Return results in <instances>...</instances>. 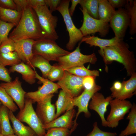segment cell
Returning a JSON list of instances; mask_svg holds the SVG:
<instances>
[{"label":"cell","instance_id":"40","mask_svg":"<svg viewBox=\"0 0 136 136\" xmlns=\"http://www.w3.org/2000/svg\"><path fill=\"white\" fill-rule=\"evenodd\" d=\"M9 70L5 66L0 64V80L5 82L11 81V78Z\"/></svg>","mask_w":136,"mask_h":136},{"label":"cell","instance_id":"7","mask_svg":"<svg viewBox=\"0 0 136 136\" xmlns=\"http://www.w3.org/2000/svg\"><path fill=\"white\" fill-rule=\"evenodd\" d=\"M81 43L80 42L74 51L58 59L57 61L58 65L64 70L74 67L82 66L87 63L94 64L97 61V59L95 53L85 55L81 53L80 47Z\"/></svg>","mask_w":136,"mask_h":136},{"label":"cell","instance_id":"11","mask_svg":"<svg viewBox=\"0 0 136 136\" xmlns=\"http://www.w3.org/2000/svg\"><path fill=\"white\" fill-rule=\"evenodd\" d=\"M130 22L127 11L125 8H122L116 10L109 24L114 33L115 37L123 40Z\"/></svg>","mask_w":136,"mask_h":136},{"label":"cell","instance_id":"20","mask_svg":"<svg viewBox=\"0 0 136 136\" xmlns=\"http://www.w3.org/2000/svg\"><path fill=\"white\" fill-rule=\"evenodd\" d=\"M74 98L62 90H60L56 101V111L55 119L65 111L74 108Z\"/></svg>","mask_w":136,"mask_h":136},{"label":"cell","instance_id":"10","mask_svg":"<svg viewBox=\"0 0 136 136\" xmlns=\"http://www.w3.org/2000/svg\"><path fill=\"white\" fill-rule=\"evenodd\" d=\"M101 89L100 86L96 84L92 89L90 90L84 89L81 94L78 96L74 98V106L78 108V112L76 114V118L74 121L73 126L70 130V133L76 129L78 124L77 120L79 115L83 112L86 118L91 117V114L88 110L89 102L93 94L100 90Z\"/></svg>","mask_w":136,"mask_h":136},{"label":"cell","instance_id":"1","mask_svg":"<svg viewBox=\"0 0 136 136\" xmlns=\"http://www.w3.org/2000/svg\"><path fill=\"white\" fill-rule=\"evenodd\" d=\"M16 26L8 37L15 42L27 39L37 41L44 38L36 14L29 5L22 11L20 20Z\"/></svg>","mask_w":136,"mask_h":136},{"label":"cell","instance_id":"24","mask_svg":"<svg viewBox=\"0 0 136 136\" xmlns=\"http://www.w3.org/2000/svg\"><path fill=\"white\" fill-rule=\"evenodd\" d=\"M30 66L34 70L35 67L39 68L42 73V77L47 79L52 65L50 64L49 61L42 56L35 54L30 60Z\"/></svg>","mask_w":136,"mask_h":136},{"label":"cell","instance_id":"32","mask_svg":"<svg viewBox=\"0 0 136 136\" xmlns=\"http://www.w3.org/2000/svg\"><path fill=\"white\" fill-rule=\"evenodd\" d=\"M64 70L73 75L82 77L88 76L96 77L99 76V72L98 71L90 70L85 67L84 65L74 67Z\"/></svg>","mask_w":136,"mask_h":136},{"label":"cell","instance_id":"37","mask_svg":"<svg viewBox=\"0 0 136 136\" xmlns=\"http://www.w3.org/2000/svg\"><path fill=\"white\" fill-rule=\"evenodd\" d=\"M93 127L92 130L86 136H116L117 134L116 132H108L101 130L98 127L96 121L94 123Z\"/></svg>","mask_w":136,"mask_h":136},{"label":"cell","instance_id":"22","mask_svg":"<svg viewBox=\"0 0 136 136\" xmlns=\"http://www.w3.org/2000/svg\"><path fill=\"white\" fill-rule=\"evenodd\" d=\"M121 40L115 37L110 39H104L89 35L83 37L80 42L82 43L85 42L89 44L90 47L98 46L100 49H102L115 45Z\"/></svg>","mask_w":136,"mask_h":136},{"label":"cell","instance_id":"4","mask_svg":"<svg viewBox=\"0 0 136 136\" xmlns=\"http://www.w3.org/2000/svg\"><path fill=\"white\" fill-rule=\"evenodd\" d=\"M32 50L33 55H40L49 61H57L59 57L71 52L59 47L55 41L45 38L36 41Z\"/></svg>","mask_w":136,"mask_h":136},{"label":"cell","instance_id":"9","mask_svg":"<svg viewBox=\"0 0 136 136\" xmlns=\"http://www.w3.org/2000/svg\"><path fill=\"white\" fill-rule=\"evenodd\" d=\"M109 105L110 112L106 119L107 127L116 128L118 125L119 121L123 119L129 111L132 104L128 100L114 98L110 101Z\"/></svg>","mask_w":136,"mask_h":136},{"label":"cell","instance_id":"46","mask_svg":"<svg viewBox=\"0 0 136 136\" xmlns=\"http://www.w3.org/2000/svg\"><path fill=\"white\" fill-rule=\"evenodd\" d=\"M81 0H71V5L70 8L69 9V12L70 15L71 17L74 14L76 6L80 3Z\"/></svg>","mask_w":136,"mask_h":136},{"label":"cell","instance_id":"15","mask_svg":"<svg viewBox=\"0 0 136 136\" xmlns=\"http://www.w3.org/2000/svg\"><path fill=\"white\" fill-rule=\"evenodd\" d=\"M113 98L111 95L105 98L102 93L97 92L93 94L89 104V109L95 111L99 115L101 125L103 127H107V122L104 115L107 111V107L110 101Z\"/></svg>","mask_w":136,"mask_h":136},{"label":"cell","instance_id":"36","mask_svg":"<svg viewBox=\"0 0 136 136\" xmlns=\"http://www.w3.org/2000/svg\"><path fill=\"white\" fill-rule=\"evenodd\" d=\"M47 130L44 136H69L71 134L69 129L64 128L54 127Z\"/></svg>","mask_w":136,"mask_h":136},{"label":"cell","instance_id":"19","mask_svg":"<svg viewBox=\"0 0 136 136\" xmlns=\"http://www.w3.org/2000/svg\"><path fill=\"white\" fill-rule=\"evenodd\" d=\"M76 111L74 108L67 110L62 115L43 125V128L45 130L54 127L71 129L73 126V119L76 116Z\"/></svg>","mask_w":136,"mask_h":136},{"label":"cell","instance_id":"12","mask_svg":"<svg viewBox=\"0 0 136 136\" xmlns=\"http://www.w3.org/2000/svg\"><path fill=\"white\" fill-rule=\"evenodd\" d=\"M84 78L64 70L62 78L57 83L62 90L74 98L80 94L84 89L83 84Z\"/></svg>","mask_w":136,"mask_h":136},{"label":"cell","instance_id":"38","mask_svg":"<svg viewBox=\"0 0 136 136\" xmlns=\"http://www.w3.org/2000/svg\"><path fill=\"white\" fill-rule=\"evenodd\" d=\"M15 51V42L9 38L0 45V53H4Z\"/></svg>","mask_w":136,"mask_h":136},{"label":"cell","instance_id":"51","mask_svg":"<svg viewBox=\"0 0 136 136\" xmlns=\"http://www.w3.org/2000/svg\"><path fill=\"white\" fill-rule=\"evenodd\" d=\"M0 136H4L1 133L0 134Z\"/></svg>","mask_w":136,"mask_h":136},{"label":"cell","instance_id":"52","mask_svg":"<svg viewBox=\"0 0 136 136\" xmlns=\"http://www.w3.org/2000/svg\"><path fill=\"white\" fill-rule=\"evenodd\" d=\"M1 7L0 6V9H1Z\"/></svg>","mask_w":136,"mask_h":136},{"label":"cell","instance_id":"13","mask_svg":"<svg viewBox=\"0 0 136 136\" xmlns=\"http://www.w3.org/2000/svg\"><path fill=\"white\" fill-rule=\"evenodd\" d=\"M35 75L36 79L39 80L43 85L36 91L26 92L25 95L26 98L31 99L33 103L40 102L48 95L57 92L58 90L60 88L57 83L41 77L36 71Z\"/></svg>","mask_w":136,"mask_h":136},{"label":"cell","instance_id":"8","mask_svg":"<svg viewBox=\"0 0 136 136\" xmlns=\"http://www.w3.org/2000/svg\"><path fill=\"white\" fill-rule=\"evenodd\" d=\"M83 15V22L79 29L83 37L91 34L99 33L100 37H105L109 33L110 27L109 23L101 20L92 18L84 8H80Z\"/></svg>","mask_w":136,"mask_h":136},{"label":"cell","instance_id":"27","mask_svg":"<svg viewBox=\"0 0 136 136\" xmlns=\"http://www.w3.org/2000/svg\"><path fill=\"white\" fill-rule=\"evenodd\" d=\"M22 13V11L1 7L0 19L6 22L14 24L16 26L20 20Z\"/></svg>","mask_w":136,"mask_h":136},{"label":"cell","instance_id":"26","mask_svg":"<svg viewBox=\"0 0 136 136\" xmlns=\"http://www.w3.org/2000/svg\"><path fill=\"white\" fill-rule=\"evenodd\" d=\"M9 109L2 104L0 107V125L1 134L4 136L14 134L9 121Z\"/></svg>","mask_w":136,"mask_h":136},{"label":"cell","instance_id":"28","mask_svg":"<svg viewBox=\"0 0 136 136\" xmlns=\"http://www.w3.org/2000/svg\"><path fill=\"white\" fill-rule=\"evenodd\" d=\"M130 110L126 117L129 120L128 123L126 128L121 131L119 136H127L136 133V105L134 103L132 104Z\"/></svg>","mask_w":136,"mask_h":136},{"label":"cell","instance_id":"6","mask_svg":"<svg viewBox=\"0 0 136 136\" xmlns=\"http://www.w3.org/2000/svg\"><path fill=\"white\" fill-rule=\"evenodd\" d=\"M33 103L31 99L26 98L24 108L20 110L16 117L20 122L27 124L38 136H44L46 133V130L34 109Z\"/></svg>","mask_w":136,"mask_h":136},{"label":"cell","instance_id":"16","mask_svg":"<svg viewBox=\"0 0 136 136\" xmlns=\"http://www.w3.org/2000/svg\"><path fill=\"white\" fill-rule=\"evenodd\" d=\"M0 86L4 88L19 108L22 110L24 106V98L26 93L22 88L21 83L16 77L13 81L2 83Z\"/></svg>","mask_w":136,"mask_h":136},{"label":"cell","instance_id":"14","mask_svg":"<svg viewBox=\"0 0 136 136\" xmlns=\"http://www.w3.org/2000/svg\"><path fill=\"white\" fill-rule=\"evenodd\" d=\"M53 96V94H50L37 103L35 112L43 125L55 119V106L51 103Z\"/></svg>","mask_w":136,"mask_h":136},{"label":"cell","instance_id":"50","mask_svg":"<svg viewBox=\"0 0 136 136\" xmlns=\"http://www.w3.org/2000/svg\"><path fill=\"white\" fill-rule=\"evenodd\" d=\"M2 103H1V101H0V107L1 105L2 104Z\"/></svg>","mask_w":136,"mask_h":136},{"label":"cell","instance_id":"31","mask_svg":"<svg viewBox=\"0 0 136 136\" xmlns=\"http://www.w3.org/2000/svg\"><path fill=\"white\" fill-rule=\"evenodd\" d=\"M79 4L81 8L85 9L91 17L99 19L98 12V0H81Z\"/></svg>","mask_w":136,"mask_h":136},{"label":"cell","instance_id":"53","mask_svg":"<svg viewBox=\"0 0 136 136\" xmlns=\"http://www.w3.org/2000/svg\"></svg>","mask_w":136,"mask_h":136},{"label":"cell","instance_id":"44","mask_svg":"<svg viewBox=\"0 0 136 136\" xmlns=\"http://www.w3.org/2000/svg\"><path fill=\"white\" fill-rule=\"evenodd\" d=\"M108 1L114 8L119 9L124 7L126 3L127 0H108Z\"/></svg>","mask_w":136,"mask_h":136},{"label":"cell","instance_id":"47","mask_svg":"<svg viewBox=\"0 0 136 136\" xmlns=\"http://www.w3.org/2000/svg\"><path fill=\"white\" fill-rule=\"evenodd\" d=\"M122 87V83L119 81H116L113 83L112 86L110 88L111 92L119 90Z\"/></svg>","mask_w":136,"mask_h":136},{"label":"cell","instance_id":"21","mask_svg":"<svg viewBox=\"0 0 136 136\" xmlns=\"http://www.w3.org/2000/svg\"><path fill=\"white\" fill-rule=\"evenodd\" d=\"M9 71L10 73L16 72L21 74L23 79L30 84L36 82V71L23 62L11 66Z\"/></svg>","mask_w":136,"mask_h":136},{"label":"cell","instance_id":"34","mask_svg":"<svg viewBox=\"0 0 136 136\" xmlns=\"http://www.w3.org/2000/svg\"><path fill=\"white\" fill-rule=\"evenodd\" d=\"M64 71L63 68L59 65H52L47 79L53 82L59 81L62 78Z\"/></svg>","mask_w":136,"mask_h":136},{"label":"cell","instance_id":"30","mask_svg":"<svg viewBox=\"0 0 136 136\" xmlns=\"http://www.w3.org/2000/svg\"><path fill=\"white\" fill-rule=\"evenodd\" d=\"M22 62L15 51L7 53H0V64L6 66H12Z\"/></svg>","mask_w":136,"mask_h":136},{"label":"cell","instance_id":"42","mask_svg":"<svg viewBox=\"0 0 136 136\" xmlns=\"http://www.w3.org/2000/svg\"><path fill=\"white\" fill-rule=\"evenodd\" d=\"M46 5L50 8V10L52 12L56 10V9L60 4V0H45Z\"/></svg>","mask_w":136,"mask_h":136},{"label":"cell","instance_id":"5","mask_svg":"<svg viewBox=\"0 0 136 136\" xmlns=\"http://www.w3.org/2000/svg\"><path fill=\"white\" fill-rule=\"evenodd\" d=\"M71 0H61L56 9L61 15L69 35V40L66 47L70 50H73L76 44L81 41L83 37L82 33L79 29L74 24L69 12V6Z\"/></svg>","mask_w":136,"mask_h":136},{"label":"cell","instance_id":"48","mask_svg":"<svg viewBox=\"0 0 136 136\" xmlns=\"http://www.w3.org/2000/svg\"><path fill=\"white\" fill-rule=\"evenodd\" d=\"M6 136H18L14 134H10Z\"/></svg>","mask_w":136,"mask_h":136},{"label":"cell","instance_id":"49","mask_svg":"<svg viewBox=\"0 0 136 136\" xmlns=\"http://www.w3.org/2000/svg\"><path fill=\"white\" fill-rule=\"evenodd\" d=\"M1 133V127L0 125V134Z\"/></svg>","mask_w":136,"mask_h":136},{"label":"cell","instance_id":"2","mask_svg":"<svg viewBox=\"0 0 136 136\" xmlns=\"http://www.w3.org/2000/svg\"><path fill=\"white\" fill-rule=\"evenodd\" d=\"M123 40H121L114 45L100 49L98 52L106 64L115 61L122 64L125 69L127 76H131L136 73V60L133 51Z\"/></svg>","mask_w":136,"mask_h":136},{"label":"cell","instance_id":"39","mask_svg":"<svg viewBox=\"0 0 136 136\" xmlns=\"http://www.w3.org/2000/svg\"><path fill=\"white\" fill-rule=\"evenodd\" d=\"M96 77L92 76L84 77L83 81L84 89L90 90L93 88L96 84L95 79Z\"/></svg>","mask_w":136,"mask_h":136},{"label":"cell","instance_id":"18","mask_svg":"<svg viewBox=\"0 0 136 136\" xmlns=\"http://www.w3.org/2000/svg\"><path fill=\"white\" fill-rule=\"evenodd\" d=\"M130 78L122 83L121 89L117 91L112 92L111 95L113 98L121 100H126L132 97L135 94L136 90V73L133 74Z\"/></svg>","mask_w":136,"mask_h":136},{"label":"cell","instance_id":"35","mask_svg":"<svg viewBox=\"0 0 136 136\" xmlns=\"http://www.w3.org/2000/svg\"><path fill=\"white\" fill-rule=\"evenodd\" d=\"M16 25L14 24L6 22L0 19V45L9 38V32Z\"/></svg>","mask_w":136,"mask_h":136},{"label":"cell","instance_id":"43","mask_svg":"<svg viewBox=\"0 0 136 136\" xmlns=\"http://www.w3.org/2000/svg\"><path fill=\"white\" fill-rule=\"evenodd\" d=\"M15 3L17 10L19 11H22L28 6L27 0H13Z\"/></svg>","mask_w":136,"mask_h":136},{"label":"cell","instance_id":"45","mask_svg":"<svg viewBox=\"0 0 136 136\" xmlns=\"http://www.w3.org/2000/svg\"><path fill=\"white\" fill-rule=\"evenodd\" d=\"M28 5L33 9L46 5L45 0H27Z\"/></svg>","mask_w":136,"mask_h":136},{"label":"cell","instance_id":"33","mask_svg":"<svg viewBox=\"0 0 136 136\" xmlns=\"http://www.w3.org/2000/svg\"><path fill=\"white\" fill-rule=\"evenodd\" d=\"M0 101L2 104L13 112L16 111L18 108L11 96L5 89L0 86Z\"/></svg>","mask_w":136,"mask_h":136},{"label":"cell","instance_id":"17","mask_svg":"<svg viewBox=\"0 0 136 136\" xmlns=\"http://www.w3.org/2000/svg\"><path fill=\"white\" fill-rule=\"evenodd\" d=\"M36 41L32 39H27L15 42V51L19 58L22 62L29 66L30 60L34 55L33 46Z\"/></svg>","mask_w":136,"mask_h":136},{"label":"cell","instance_id":"3","mask_svg":"<svg viewBox=\"0 0 136 136\" xmlns=\"http://www.w3.org/2000/svg\"><path fill=\"white\" fill-rule=\"evenodd\" d=\"M37 15L38 20L44 33V38L55 41L59 37L55 30L58 18L53 15L46 5L33 9Z\"/></svg>","mask_w":136,"mask_h":136},{"label":"cell","instance_id":"41","mask_svg":"<svg viewBox=\"0 0 136 136\" xmlns=\"http://www.w3.org/2000/svg\"><path fill=\"white\" fill-rule=\"evenodd\" d=\"M0 6L5 9L17 10L16 7L13 0H0Z\"/></svg>","mask_w":136,"mask_h":136},{"label":"cell","instance_id":"23","mask_svg":"<svg viewBox=\"0 0 136 136\" xmlns=\"http://www.w3.org/2000/svg\"><path fill=\"white\" fill-rule=\"evenodd\" d=\"M10 119L12 124L14 133L18 136H38L34 131L29 126L24 125L15 116L13 112L9 110Z\"/></svg>","mask_w":136,"mask_h":136},{"label":"cell","instance_id":"29","mask_svg":"<svg viewBox=\"0 0 136 136\" xmlns=\"http://www.w3.org/2000/svg\"><path fill=\"white\" fill-rule=\"evenodd\" d=\"M124 7L129 15L130 20L129 33L132 35L136 33V0H127Z\"/></svg>","mask_w":136,"mask_h":136},{"label":"cell","instance_id":"25","mask_svg":"<svg viewBox=\"0 0 136 136\" xmlns=\"http://www.w3.org/2000/svg\"><path fill=\"white\" fill-rule=\"evenodd\" d=\"M116 10L107 0H98V19L109 23Z\"/></svg>","mask_w":136,"mask_h":136}]
</instances>
